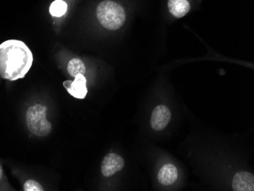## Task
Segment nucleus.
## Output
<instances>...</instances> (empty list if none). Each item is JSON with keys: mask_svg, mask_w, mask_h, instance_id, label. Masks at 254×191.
<instances>
[{"mask_svg": "<svg viewBox=\"0 0 254 191\" xmlns=\"http://www.w3.org/2000/svg\"><path fill=\"white\" fill-rule=\"evenodd\" d=\"M33 55L26 44L8 40L0 44V76L8 81L23 78L31 69Z\"/></svg>", "mask_w": 254, "mask_h": 191, "instance_id": "nucleus-1", "label": "nucleus"}, {"mask_svg": "<svg viewBox=\"0 0 254 191\" xmlns=\"http://www.w3.org/2000/svg\"><path fill=\"white\" fill-rule=\"evenodd\" d=\"M124 160L121 155L116 153H109L103 159L101 163V173L105 177L112 176L124 168Z\"/></svg>", "mask_w": 254, "mask_h": 191, "instance_id": "nucleus-4", "label": "nucleus"}, {"mask_svg": "<svg viewBox=\"0 0 254 191\" xmlns=\"http://www.w3.org/2000/svg\"><path fill=\"white\" fill-rule=\"evenodd\" d=\"M64 85L68 93L78 99H83L88 93L86 78L82 74L77 75L74 81H65Z\"/></svg>", "mask_w": 254, "mask_h": 191, "instance_id": "nucleus-6", "label": "nucleus"}, {"mask_svg": "<svg viewBox=\"0 0 254 191\" xmlns=\"http://www.w3.org/2000/svg\"><path fill=\"white\" fill-rule=\"evenodd\" d=\"M67 8L66 2L63 0H55L50 7V13L54 17H61L65 15Z\"/></svg>", "mask_w": 254, "mask_h": 191, "instance_id": "nucleus-11", "label": "nucleus"}, {"mask_svg": "<svg viewBox=\"0 0 254 191\" xmlns=\"http://www.w3.org/2000/svg\"><path fill=\"white\" fill-rule=\"evenodd\" d=\"M67 70L71 76L75 78L78 74L84 75L86 72V68H85V64L81 60L74 58L68 62Z\"/></svg>", "mask_w": 254, "mask_h": 191, "instance_id": "nucleus-10", "label": "nucleus"}, {"mask_svg": "<svg viewBox=\"0 0 254 191\" xmlns=\"http://www.w3.org/2000/svg\"><path fill=\"white\" fill-rule=\"evenodd\" d=\"M178 172L176 167L171 164L164 165L158 172V182L165 186L172 185L178 179Z\"/></svg>", "mask_w": 254, "mask_h": 191, "instance_id": "nucleus-8", "label": "nucleus"}, {"mask_svg": "<svg viewBox=\"0 0 254 191\" xmlns=\"http://www.w3.org/2000/svg\"><path fill=\"white\" fill-rule=\"evenodd\" d=\"M171 119V113L169 108L165 105L155 107L151 118V126L156 131L165 129Z\"/></svg>", "mask_w": 254, "mask_h": 191, "instance_id": "nucleus-5", "label": "nucleus"}, {"mask_svg": "<svg viewBox=\"0 0 254 191\" xmlns=\"http://www.w3.org/2000/svg\"><path fill=\"white\" fill-rule=\"evenodd\" d=\"M24 191H43V187L34 180H28L24 185Z\"/></svg>", "mask_w": 254, "mask_h": 191, "instance_id": "nucleus-12", "label": "nucleus"}, {"mask_svg": "<svg viewBox=\"0 0 254 191\" xmlns=\"http://www.w3.org/2000/svg\"><path fill=\"white\" fill-rule=\"evenodd\" d=\"M232 188L235 191H254V175L250 172H238L232 181Z\"/></svg>", "mask_w": 254, "mask_h": 191, "instance_id": "nucleus-7", "label": "nucleus"}, {"mask_svg": "<svg viewBox=\"0 0 254 191\" xmlns=\"http://www.w3.org/2000/svg\"><path fill=\"white\" fill-rule=\"evenodd\" d=\"M97 17L104 28L115 31L124 25L126 21V12L119 4L106 0L98 5Z\"/></svg>", "mask_w": 254, "mask_h": 191, "instance_id": "nucleus-2", "label": "nucleus"}, {"mask_svg": "<svg viewBox=\"0 0 254 191\" xmlns=\"http://www.w3.org/2000/svg\"><path fill=\"white\" fill-rule=\"evenodd\" d=\"M48 108L37 104L28 108L26 112V124L29 130L37 136H48L52 130V125L46 119Z\"/></svg>", "mask_w": 254, "mask_h": 191, "instance_id": "nucleus-3", "label": "nucleus"}, {"mask_svg": "<svg viewBox=\"0 0 254 191\" xmlns=\"http://www.w3.org/2000/svg\"><path fill=\"white\" fill-rule=\"evenodd\" d=\"M2 174L3 173H2V167L0 165V180L2 179Z\"/></svg>", "mask_w": 254, "mask_h": 191, "instance_id": "nucleus-13", "label": "nucleus"}, {"mask_svg": "<svg viewBox=\"0 0 254 191\" xmlns=\"http://www.w3.org/2000/svg\"><path fill=\"white\" fill-rule=\"evenodd\" d=\"M168 8L174 16L182 18L189 12L190 5L187 0H169Z\"/></svg>", "mask_w": 254, "mask_h": 191, "instance_id": "nucleus-9", "label": "nucleus"}]
</instances>
